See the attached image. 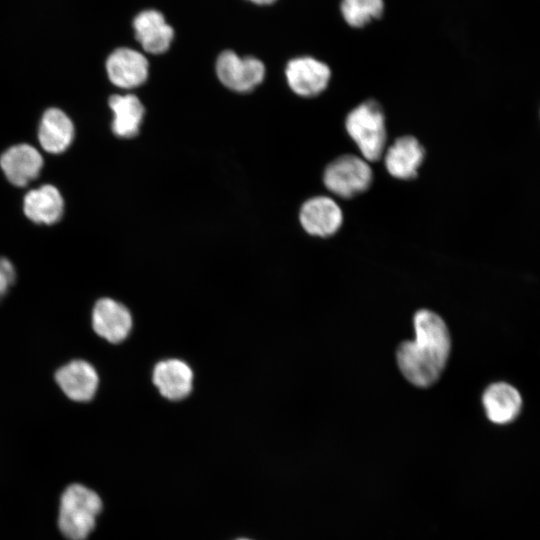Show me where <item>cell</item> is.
Instances as JSON below:
<instances>
[{"mask_svg":"<svg viewBox=\"0 0 540 540\" xmlns=\"http://www.w3.org/2000/svg\"><path fill=\"white\" fill-rule=\"evenodd\" d=\"M414 329L415 339L399 345L397 363L409 382L427 387L445 368L451 349L450 334L443 319L426 309L414 315Z\"/></svg>","mask_w":540,"mask_h":540,"instance_id":"cell-1","label":"cell"},{"mask_svg":"<svg viewBox=\"0 0 540 540\" xmlns=\"http://www.w3.org/2000/svg\"><path fill=\"white\" fill-rule=\"evenodd\" d=\"M133 28L137 41L151 54L166 52L174 37V30L164 15L154 9L140 12L133 20Z\"/></svg>","mask_w":540,"mask_h":540,"instance_id":"cell-13","label":"cell"},{"mask_svg":"<svg viewBox=\"0 0 540 540\" xmlns=\"http://www.w3.org/2000/svg\"><path fill=\"white\" fill-rule=\"evenodd\" d=\"M249 1L258 5H268V4H272L276 0H249Z\"/></svg>","mask_w":540,"mask_h":540,"instance_id":"cell-21","label":"cell"},{"mask_svg":"<svg viewBox=\"0 0 540 540\" xmlns=\"http://www.w3.org/2000/svg\"><path fill=\"white\" fill-rule=\"evenodd\" d=\"M103 508L99 494L80 483L68 485L61 494L58 527L68 540H86Z\"/></svg>","mask_w":540,"mask_h":540,"instance_id":"cell-2","label":"cell"},{"mask_svg":"<svg viewBox=\"0 0 540 540\" xmlns=\"http://www.w3.org/2000/svg\"><path fill=\"white\" fill-rule=\"evenodd\" d=\"M299 220L307 233L313 236L328 237L341 227L343 214L339 205L332 198L316 196L303 203Z\"/></svg>","mask_w":540,"mask_h":540,"instance_id":"cell-10","label":"cell"},{"mask_svg":"<svg viewBox=\"0 0 540 540\" xmlns=\"http://www.w3.org/2000/svg\"><path fill=\"white\" fill-rule=\"evenodd\" d=\"M93 331L111 344L123 342L130 334L133 319L129 309L109 297L97 300L91 314Z\"/></svg>","mask_w":540,"mask_h":540,"instance_id":"cell-6","label":"cell"},{"mask_svg":"<svg viewBox=\"0 0 540 540\" xmlns=\"http://www.w3.org/2000/svg\"><path fill=\"white\" fill-rule=\"evenodd\" d=\"M373 179L368 162L355 155H342L325 168L323 182L326 188L341 198L354 197L367 190Z\"/></svg>","mask_w":540,"mask_h":540,"instance_id":"cell-4","label":"cell"},{"mask_svg":"<svg viewBox=\"0 0 540 540\" xmlns=\"http://www.w3.org/2000/svg\"><path fill=\"white\" fill-rule=\"evenodd\" d=\"M236 540H251V539H248V538H239V539H236Z\"/></svg>","mask_w":540,"mask_h":540,"instance_id":"cell-22","label":"cell"},{"mask_svg":"<svg viewBox=\"0 0 540 540\" xmlns=\"http://www.w3.org/2000/svg\"><path fill=\"white\" fill-rule=\"evenodd\" d=\"M0 167L11 184L24 187L40 174L43 158L35 147L26 143L17 144L0 156Z\"/></svg>","mask_w":540,"mask_h":540,"instance_id":"cell-11","label":"cell"},{"mask_svg":"<svg viewBox=\"0 0 540 540\" xmlns=\"http://www.w3.org/2000/svg\"><path fill=\"white\" fill-rule=\"evenodd\" d=\"M152 381L163 397L178 401L190 394L193 386V371L186 362L180 359H166L155 365Z\"/></svg>","mask_w":540,"mask_h":540,"instance_id":"cell-12","label":"cell"},{"mask_svg":"<svg viewBox=\"0 0 540 540\" xmlns=\"http://www.w3.org/2000/svg\"><path fill=\"white\" fill-rule=\"evenodd\" d=\"M286 80L291 90L302 97H314L322 93L331 78L328 65L313 57L291 59L285 68Z\"/></svg>","mask_w":540,"mask_h":540,"instance_id":"cell-8","label":"cell"},{"mask_svg":"<svg viewBox=\"0 0 540 540\" xmlns=\"http://www.w3.org/2000/svg\"><path fill=\"white\" fill-rule=\"evenodd\" d=\"M482 402L487 417L496 424H506L514 420L522 406L518 390L505 382L489 385L483 393Z\"/></svg>","mask_w":540,"mask_h":540,"instance_id":"cell-17","label":"cell"},{"mask_svg":"<svg viewBox=\"0 0 540 540\" xmlns=\"http://www.w3.org/2000/svg\"><path fill=\"white\" fill-rule=\"evenodd\" d=\"M23 211L36 224L52 225L64 212V200L60 191L51 184L30 190L23 200Z\"/></svg>","mask_w":540,"mask_h":540,"instance_id":"cell-15","label":"cell"},{"mask_svg":"<svg viewBox=\"0 0 540 540\" xmlns=\"http://www.w3.org/2000/svg\"><path fill=\"white\" fill-rule=\"evenodd\" d=\"M54 379L63 394L74 402L91 401L99 387L95 367L84 359H74L55 372Z\"/></svg>","mask_w":540,"mask_h":540,"instance_id":"cell-7","label":"cell"},{"mask_svg":"<svg viewBox=\"0 0 540 540\" xmlns=\"http://www.w3.org/2000/svg\"><path fill=\"white\" fill-rule=\"evenodd\" d=\"M424 156V149L415 137L402 136L387 149L385 167L397 179H412L417 175Z\"/></svg>","mask_w":540,"mask_h":540,"instance_id":"cell-14","label":"cell"},{"mask_svg":"<svg viewBox=\"0 0 540 540\" xmlns=\"http://www.w3.org/2000/svg\"><path fill=\"white\" fill-rule=\"evenodd\" d=\"M109 80L122 89H132L142 85L148 78L149 63L137 50L121 47L114 50L106 60Z\"/></svg>","mask_w":540,"mask_h":540,"instance_id":"cell-9","label":"cell"},{"mask_svg":"<svg viewBox=\"0 0 540 540\" xmlns=\"http://www.w3.org/2000/svg\"><path fill=\"white\" fill-rule=\"evenodd\" d=\"M215 69L220 82L239 93L255 89L262 83L266 72L261 60L252 56L240 57L231 50L219 54Z\"/></svg>","mask_w":540,"mask_h":540,"instance_id":"cell-5","label":"cell"},{"mask_svg":"<svg viewBox=\"0 0 540 540\" xmlns=\"http://www.w3.org/2000/svg\"><path fill=\"white\" fill-rule=\"evenodd\" d=\"M340 9L348 25L360 28L382 15L384 2L383 0H342Z\"/></svg>","mask_w":540,"mask_h":540,"instance_id":"cell-19","label":"cell"},{"mask_svg":"<svg viewBox=\"0 0 540 540\" xmlns=\"http://www.w3.org/2000/svg\"><path fill=\"white\" fill-rule=\"evenodd\" d=\"M347 133L356 143L363 159L379 160L385 151V117L380 105L369 100L354 108L346 117Z\"/></svg>","mask_w":540,"mask_h":540,"instance_id":"cell-3","label":"cell"},{"mask_svg":"<svg viewBox=\"0 0 540 540\" xmlns=\"http://www.w3.org/2000/svg\"><path fill=\"white\" fill-rule=\"evenodd\" d=\"M16 277V270L12 262L5 257H0V302L14 285Z\"/></svg>","mask_w":540,"mask_h":540,"instance_id":"cell-20","label":"cell"},{"mask_svg":"<svg viewBox=\"0 0 540 540\" xmlns=\"http://www.w3.org/2000/svg\"><path fill=\"white\" fill-rule=\"evenodd\" d=\"M74 135L73 122L61 109L53 107L43 113L38 128V140L46 152H64L72 143Z\"/></svg>","mask_w":540,"mask_h":540,"instance_id":"cell-16","label":"cell"},{"mask_svg":"<svg viewBox=\"0 0 540 540\" xmlns=\"http://www.w3.org/2000/svg\"><path fill=\"white\" fill-rule=\"evenodd\" d=\"M109 107L113 112L112 131L117 137L132 138L139 133L145 109L137 96L112 95Z\"/></svg>","mask_w":540,"mask_h":540,"instance_id":"cell-18","label":"cell"}]
</instances>
